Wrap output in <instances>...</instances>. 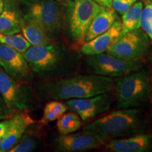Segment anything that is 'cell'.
Listing matches in <instances>:
<instances>
[{"label":"cell","mask_w":152,"mask_h":152,"mask_svg":"<svg viewBox=\"0 0 152 152\" xmlns=\"http://www.w3.org/2000/svg\"><path fill=\"white\" fill-rule=\"evenodd\" d=\"M121 35L122 24L121 21L116 20L109 30L83 44L80 48L81 53L85 56H91L106 52Z\"/></svg>","instance_id":"obj_15"},{"label":"cell","mask_w":152,"mask_h":152,"mask_svg":"<svg viewBox=\"0 0 152 152\" xmlns=\"http://www.w3.org/2000/svg\"><path fill=\"white\" fill-rule=\"evenodd\" d=\"M21 32L31 45H46L54 42L53 39L33 20L23 16L21 21Z\"/></svg>","instance_id":"obj_18"},{"label":"cell","mask_w":152,"mask_h":152,"mask_svg":"<svg viewBox=\"0 0 152 152\" xmlns=\"http://www.w3.org/2000/svg\"><path fill=\"white\" fill-rule=\"evenodd\" d=\"M83 121L77 113L70 111L64 113L57 119L56 128L60 134H68L75 132L81 128Z\"/></svg>","instance_id":"obj_21"},{"label":"cell","mask_w":152,"mask_h":152,"mask_svg":"<svg viewBox=\"0 0 152 152\" xmlns=\"http://www.w3.org/2000/svg\"><path fill=\"white\" fill-rule=\"evenodd\" d=\"M137 0H113L111 8L117 14L123 15L132 7Z\"/></svg>","instance_id":"obj_25"},{"label":"cell","mask_w":152,"mask_h":152,"mask_svg":"<svg viewBox=\"0 0 152 152\" xmlns=\"http://www.w3.org/2000/svg\"><path fill=\"white\" fill-rule=\"evenodd\" d=\"M118 20L117 13L111 7H104L92 20L87 31L85 42L104 33Z\"/></svg>","instance_id":"obj_16"},{"label":"cell","mask_w":152,"mask_h":152,"mask_svg":"<svg viewBox=\"0 0 152 152\" xmlns=\"http://www.w3.org/2000/svg\"><path fill=\"white\" fill-rule=\"evenodd\" d=\"M143 8V3L137 0L132 7L122 15V35L141 28V16Z\"/></svg>","instance_id":"obj_19"},{"label":"cell","mask_w":152,"mask_h":152,"mask_svg":"<svg viewBox=\"0 0 152 152\" xmlns=\"http://www.w3.org/2000/svg\"><path fill=\"white\" fill-rule=\"evenodd\" d=\"M11 125V118H9L7 119L2 120L0 122V136L5 135L6 133L9 130V127Z\"/></svg>","instance_id":"obj_27"},{"label":"cell","mask_w":152,"mask_h":152,"mask_svg":"<svg viewBox=\"0 0 152 152\" xmlns=\"http://www.w3.org/2000/svg\"><path fill=\"white\" fill-rule=\"evenodd\" d=\"M105 148L112 152H144L152 148V134L139 133L128 137L113 139L105 143Z\"/></svg>","instance_id":"obj_14"},{"label":"cell","mask_w":152,"mask_h":152,"mask_svg":"<svg viewBox=\"0 0 152 152\" xmlns=\"http://www.w3.org/2000/svg\"><path fill=\"white\" fill-rule=\"evenodd\" d=\"M20 15L14 4H5L2 12L0 14V33L5 35H15L21 32Z\"/></svg>","instance_id":"obj_17"},{"label":"cell","mask_w":152,"mask_h":152,"mask_svg":"<svg viewBox=\"0 0 152 152\" xmlns=\"http://www.w3.org/2000/svg\"><path fill=\"white\" fill-rule=\"evenodd\" d=\"M114 90L118 107L137 108L147 102L151 95L150 76L146 71L139 70L118 77Z\"/></svg>","instance_id":"obj_4"},{"label":"cell","mask_w":152,"mask_h":152,"mask_svg":"<svg viewBox=\"0 0 152 152\" xmlns=\"http://www.w3.org/2000/svg\"><path fill=\"white\" fill-rule=\"evenodd\" d=\"M146 1H147V3H150V4H152V0H145Z\"/></svg>","instance_id":"obj_33"},{"label":"cell","mask_w":152,"mask_h":152,"mask_svg":"<svg viewBox=\"0 0 152 152\" xmlns=\"http://www.w3.org/2000/svg\"><path fill=\"white\" fill-rule=\"evenodd\" d=\"M14 112L11 111L10 109L7 107V104L4 102L3 99L0 96V121L7 119L10 118Z\"/></svg>","instance_id":"obj_26"},{"label":"cell","mask_w":152,"mask_h":152,"mask_svg":"<svg viewBox=\"0 0 152 152\" xmlns=\"http://www.w3.org/2000/svg\"><path fill=\"white\" fill-rule=\"evenodd\" d=\"M0 66L9 75L19 80H29L33 76V71L23 54L12 47L1 43Z\"/></svg>","instance_id":"obj_12"},{"label":"cell","mask_w":152,"mask_h":152,"mask_svg":"<svg viewBox=\"0 0 152 152\" xmlns=\"http://www.w3.org/2000/svg\"><path fill=\"white\" fill-rule=\"evenodd\" d=\"M112 92L103 93L90 97L66 100L65 104L68 109L75 112L82 121H85L111 109L114 102V95Z\"/></svg>","instance_id":"obj_10"},{"label":"cell","mask_w":152,"mask_h":152,"mask_svg":"<svg viewBox=\"0 0 152 152\" xmlns=\"http://www.w3.org/2000/svg\"><path fill=\"white\" fill-rule=\"evenodd\" d=\"M4 7V2L3 0H0V14L2 12Z\"/></svg>","instance_id":"obj_30"},{"label":"cell","mask_w":152,"mask_h":152,"mask_svg":"<svg viewBox=\"0 0 152 152\" xmlns=\"http://www.w3.org/2000/svg\"><path fill=\"white\" fill-rule=\"evenodd\" d=\"M87 71L106 77H121L141 69V61H128L118 58L109 52L86 56Z\"/></svg>","instance_id":"obj_7"},{"label":"cell","mask_w":152,"mask_h":152,"mask_svg":"<svg viewBox=\"0 0 152 152\" xmlns=\"http://www.w3.org/2000/svg\"><path fill=\"white\" fill-rule=\"evenodd\" d=\"M0 43L12 47L21 54H23L31 46L23 34L19 33L15 35H5L0 33Z\"/></svg>","instance_id":"obj_23"},{"label":"cell","mask_w":152,"mask_h":152,"mask_svg":"<svg viewBox=\"0 0 152 152\" xmlns=\"http://www.w3.org/2000/svg\"><path fill=\"white\" fill-rule=\"evenodd\" d=\"M5 4H15L18 1H23V0H3Z\"/></svg>","instance_id":"obj_29"},{"label":"cell","mask_w":152,"mask_h":152,"mask_svg":"<svg viewBox=\"0 0 152 152\" xmlns=\"http://www.w3.org/2000/svg\"><path fill=\"white\" fill-rule=\"evenodd\" d=\"M23 54L34 73L48 79L74 73L78 59L74 53L55 42L31 45Z\"/></svg>","instance_id":"obj_2"},{"label":"cell","mask_w":152,"mask_h":152,"mask_svg":"<svg viewBox=\"0 0 152 152\" xmlns=\"http://www.w3.org/2000/svg\"><path fill=\"white\" fill-rule=\"evenodd\" d=\"M141 28L149 37L152 45V4L147 3L141 16Z\"/></svg>","instance_id":"obj_24"},{"label":"cell","mask_w":152,"mask_h":152,"mask_svg":"<svg viewBox=\"0 0 152 152\" xmlns=\"http://www.w3.org/2000/svg\"><path fill=\"white\" fill-rule=\"evenodd\" d=\"M23 16L39 25L52 39L58 37L64 28L63 12L56 0H29Z\"/></svg>","instance_id":"obj_6"},{"label":"cell","mask_w":152,"mask_h":152,"mask_svg":"<svg viewBox=\"0 0 152 152\" xmlns=\"http://www.w3.org/2000/svg\"><path fill=\"white\" fill-rule=\"evenodd\" d=\"M106 142L93 133L82 130L81 132L60 134L54 140L56 151L62 152H83L97 149Z\"/></svg>","instance_id":"obj_11"},{"label":"cell","mask_w":152,"mask_h":152,"mask_svg":"<svg viewBox=\"0 0 152 152\" xmlns=\"http://www.w3.org/2000/svg\"><path fill=\"white\" fill-rule=\"evenodd\" d=\"M150 42L145 32L139 28L121 35L107 52L125 60L141 61L149 51Z\"/></svg>","instance_id":"obj_8"},{"label":"cell","mask_w":152,"mask_h":152,"mask_svg":"<svg viewBox=\"0 0 152 152\" xmlns=\"http://www.w3.org/2000/svg\"><path fill=\"white\" fill-rule=\"evenodd\" d=\"M104 7L94 0H70L66 11L68 32L74 44L82 46L95 16Z\"/></svg>","instance_id":"obj_5"},{"label":"cell","mask_w":152,"mask_h":152,"mask_svg":"<svg viewBox=\"0 0 152 152\" xmlns=\"http://www.w3.org/2000/svg\"><path fill=\"white\" fill-rule=\"evenodd\" d=\"M147 128L145 117L141 109H121L85 125L83 131L93 133L106 142L113 139L144 132Z\"/></svg>","instance_id":"obj_3"},{"label":"cell","mask_w":152,"mask_h":152,"mask_svg":"<svg viewBox=\"0 0 152 152\" xmlns=\"http://www.w3.org/2000/svg\"><path fill=\"white\" fill-rule=\"evenodd\" d=\"M4 135H2V136H0V146H1V142H2V140H3V138Z\"/></svg>","instance_id":"obj_32"},{"label":"cell","mask_w":152,"mask_h":152,"mask_svg":"<svg viewBox=\"0 0 152 152\" xmlns=\"http://www.w3.org/2000/svg\"><path fill=\"white\" fill-rule=\"evenodd\" d=\"M56 1L60 3H68L70 0H56Z\"/></svg>","instance_id":"obj_31"},{"label":"cell","mask_w":152,"mask_h":152,"mask_svg":"<svg viewBox=\"0 0 152 152\" xmlns=\"http://www.w3.org/2000/svg\"><path fill=\"white\" fill-rule=\"evenodd\" d=\"M96 3L100 5L102 7H106V8H110L111 7L112 1L113 0H94Z\"/></svg>","instance_id":"obj_28"},{"label":"cell","mask_w":152,"mask_h":152,"mask_svg":"<svg viewBox=\"0 0 152 152\" xmlns=\"http://www.w3.org/2000/svg\"><path fill=\"white\" fill-rule=\"evenodd\" d=\"M10 118L11 125L3 138L0 146V152L10 151L34 123L33 119L28 114V110L15 111Z\"/></svg>","instance_id":"obj_13"},{"label":"cell","mask_w":152,"mask_h":152,"mask_svg":"<svg viewBox=\"0 0 152 152\" xmlns=\"http://www.w3.org/2000/svg\"><path fill=\"white\" fill-rule=\"evenodd\" d=\"M20 81L9 75L0 66V96L13 112L28 110L33 105L30 90Z\"/></svg>","instance_id":"obj_9"},{"label":"cell","mask_w":152,"mask_h":152,"mask_svg":"<svg viewBox=\"0 0 152 152\" xmlns=\"http://www.w3.org/2000/svg\"><path fill=\"white\" fill-rule=\"evenodd\" d=\"M68 110V107L65 103L57 100L49 101L44 108L42 116L38 121L39 126L43 127L56 121Z\"/></svg>","instance_id":"obj_20"},{"label":"cell","mask_w":152,"mask_h":152,"mask_svg":"<svg viewBox=\"0 0 152 152\" xmlns=\"http://www.w3.org/2000/svg\"><path fill=\"white\" fill-rule=\"evenodd\" d=\"M40 145L39 138L29 133L28 130L23 134L21 138L18 140L14 147H12L10 152H31L35 151Z\"/></svg>","instance_id":"obj_22"},{"label":"cell","mask_w":152,"mask_h":152,"mask_svg":"<svg viewBox=\"0 0 152 152\" xmlns=\"http://www.w3.org/2000/svg\"><path fill=\"white\" fill-rule=\"evenodd\" d=\"M114 89L111 77L90 73L49 79L39 85L38 93L44 99L66 101L113 92Z\"/></svg>","instance_id":"obj_1"}]
</instances>
